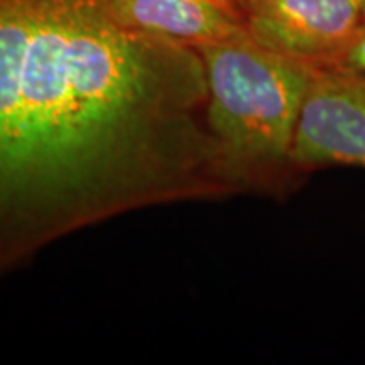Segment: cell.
Wrapping results in <instances>:
<instances>
[{
    "label": "cell",
    "mask_w": 365,
    "mask_h": 365,
    "mask_svg": "<svg viewBox=\"0 0 365 365\" xmlns=\"http://www.w3.org/2000/svg\"><path fill=\"white\" fill-rule=\"evenodd\" d=\"M117 17L139 33L198 49L247 34L218 0H110Z\"/></svg>",
    "instance_id": "5b68a950"
},
{
    "label": "cell",
    "mask_w": 365,
    "mask_h": 365,
    "mask_svg": "<svg viewBox=\"0 0 365 365\" xmlns=\"http://www.w3.org/2000/svg\"><path fill=\"white\" fill-rule=\"evenodd\" d=\"M365 21V0H249L242 11L255 43L323 68L346 48Z\"/></svg>",
    "instance_id": "277c9868"
},
{
    "label": "cell",
    "mask_w": 365,
    "mask_h": 365,
    "mask_svg": "<svg viewBox=\"0 0 365 365\" xmlns=\"http://www.w3.org/2000/svg\"><path fill=\"white\" fill-rule=\"evenodd\" d=\"M333 68H344V70L359 71L365 75V21L354 39L346 44V48L331 61Z\"/></svg>",
    "instance_id": "8992f818"
},
{
    "label": "cell",
    "mask_w": 365,
    "mask_h": 365,
    "mask_svg": "<svg viewBox=\"0 0 365 365\" xmlns=\"http://www.w3.org/2000/svg\"><path fill=\"white\" fill-rule=\"evenodd\" d=\"M296 173L331 166L365 168V75L314 68L291 149Z\"/></svg>",
    "instance_id": "3957f363"
},
{
    "label": "cell",
    "mask_w": 365,
    "mask_h": 365,
    "mask_svg": "<svg viewBox=\"0 0 365 365\" xmlns=\"http://www.w3.org/2000/svg\"><path fill=\"white\" fill-rule=\"evenodd\" d=\"M196 51L207 75L210 132L242 191L284 188L298 175L291 149L317 66L271 51L249 34Z\"/></svg>",
    "instance_id": "7a4b0ae2"
},
{
    "label": "cell",
    "mask_w": 365,
    "mask_h": 365,
    "mask_svg": "<svg viewBox=\"0 0 365 365\" xmlns=\"http://www.w3.org/2000/svg\"><path fill=\"white\" fill-rule=\"evenodd\" d=\"M193 48L110 0H0V276L122 213L240 193Z\"/></svg>",
    "instance_id": "6da1fadb"
},
{
    "label": "cell",
    "mask_w": 365,
    "mask_h": 365,
    "mask_svg": "<svg viewBox=\"0 0 365 365\" xmlns=\"http://www.w3.org/2000/svg\"><path fill=\"white\" fill-rule=\"evenodd\" d=\"M218 2H220L222 6H225L227 9H230L232 12H235L242 19V11H244L245 4H247L249 0H218Z\"/></svg>",
    "instance_id": "52a82bcc"
}]
</instances>
